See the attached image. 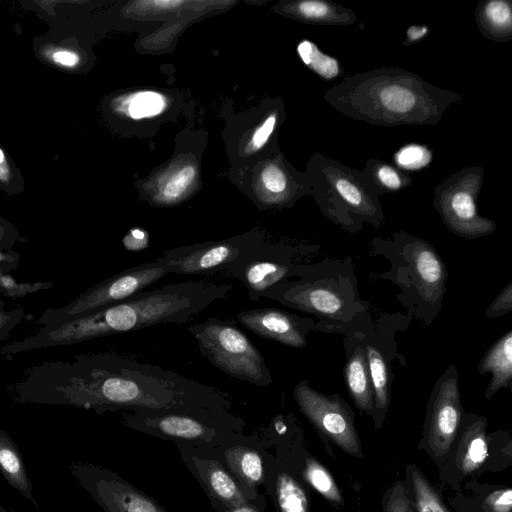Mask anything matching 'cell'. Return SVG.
<instances>
[{
	"instance_id": "6da1fadb",
	"label": "cell",
	"mask_w": 512,
	"mask_h": 512,
	"mask_svg": "<svg viewBox=\"0 0 512 512\" xmlns=\"http://www.w3.org/2000/svg\"><path fill=\"white\" fill-rule=\"evenodd\" d=\"M463 98L398 67L357 72L324 93V100L336 111L384 127L436 125Z\"/></svg>"
},
{
	"instance_id": "7a4b0ae2",
	"label": "cell",
	"mask_w": 512,
	"mask_h": 512,
	"mask_svg": "<svg viewBox=\"0 0 512 512\" xmlns=\"http://www.w3.org/2000/svg\"><path fill=\"white\" fill-rule=\"evenodd\" d=\"M311 192L322 212L343 227L384 219L379 194L363 171L315 154L308 168Z\"/></svg>"
},
{
	"instance_id": "3957f363",
	"label": "cell",
	"mask_w": 512,
	"mask_h": 512,
	"mask_svg": "<svg viewBox=\"0 0 512 512\" xmlns=\"http://www.w3.org/2000/svg\"><path fill=\"white\" fill-rule=\"evenodd\" d=\"M124 424L175 444L218 447L245 433V421L234 414L213 415L170 410H130Z\"/></svg>"
},
{
	"instance_id": "277c9868",
	"label": "cell",
	"mask_w": 512,
	"mask_h": 512,
	"mask_svg": "<svg viewBox=\"0 0 512 512\" xmlns=\"http://www.w3.org/2000/svg\"><path fill=\"white\" fill-rule=\"evenodd\" d=\"M201 354L228 376L267 387L272 382L264 357L232 319L209 317L188 326Z\"/></svg>"
},
{
	"instance_id": "5b68a950",
	"label": "cell",
	"mask_w": 512,
	"mask_h": 512,
	"mask_svg": "<svg viewBox=\"0 0 512 512\" xmlns=\"http://www.w3.org/2000/svg\"><path fill=\"white\" fill-rule=\"evenodd\" d=\"M483 180V167L470 166L453 173L434 189V207L446 227L458 236L477 238L496 229L494 221L477 211Z\"/></svg>"
},
{
	"instance_id": "8992f818",
	"label": "cell",
	"mask_w": 512,
	"mask_h": 512,
	"mask_svg": "<svg viewBox=\"0 0 512 512\" xmlns=\"http://www.w3.org/2000/svg\"><path fill=\"white\" fill-rule=\"evenodd\" d=\"M463 416L458 373L456 366L451 365L434 385L419 445L439 467L448 461Z\"/></svg>"
},
{
	"instance_id": "52a82bcc",
	"label": "cell",
	"mask_w": 512,
	"mask_h": 512,
	"mask_svg": "<svg viewBox=\"0 0 512 512\" xmlns=\"http://www.w3.org/2000/svg\"><path fill=\"white\" fill-rule=\"evenodd\" d=\"M293 398L306 419L316 430L347 454L362 458V445L354 413L338 395L328 396L302 380L293 389Z\"/></svg>"
},
{
	"instance_id": "ba28073f",
	"label": "cell",
	"mask_w": 512,
	"mask_h": 512,
	"mask_svg": "<svg viewBox=\"0 0 512 512\" xmlns=\"http://www.w3.org/2000/svg\"><path fill=\"white\" fill-rule=\"evenodd\" d=\"M68 468L76 482L104 512H168L110 469L85 461H72Z\"/></svg>"
},
{
	"instance_id": "9c48e42d",
	"label": "cell",
	"mask_w": 512,
	"mask_h": 512,
	"mask_svg": "<svg viewBox=\"0 0 512 512\" xmlns=\"http://www.w3.org/2000/svg\"><path fill=\"white\" fill-rule=\"evenodd\" d=\"M264 242V234L253 231L220 241L174 248L159 259L167 275H210L222 273L241 255Z\"/></svg>"
},
{
	"instance_id": "30bf717a",
	"label": "cell",
	"mask_w": 512,
	"mask_h": 512,
	"mask_svg": "<svg viewBox=\"0 0 512 512\" xmlns=\"http://www.w3.org/2000/svg\"><path fill=\"white\" fill-rule=\"evenodd\" d=\"M295 250L284 244H263L244 253L222 271L236 278L246 288L248 298L258 302L270 288L298 274L293 265Z\"/></svg>"
},
{
	"instance_id": "8fae6325",
	"label": "cell",
	"mask_w": 512,
	"mask_h": 512,
	"mask_svg": "<svg viewBox=\"0 0 512 512\" xmlns=\"http://www.w3.org/2000/svg\"><path fill=\"white\" fill-rule=\"evenodd\" d=\"M180 458L215 508H232L251 500L214 447L176 444ZM265 504V503H259Z\"/></svg>"
},
{
	"instance_id": "7c38bea8",
	"label": "cell",
	"mask_w": 512,
	"mask_h": 512,
	"mask_svg": "<svg viewBox=\"0 0 512 512\" xmlns=\"http://www.w3.org/2000/svg\"><path fill=\"white\" fill-rule=\"evenodd\" d=\"M214 448L247 496L255 502L266 504L260 489L266 483L269 446L261 433L244 434Z\"/></svg>"
},
{
	"instance_id": "4fadbf2b",
	"label": "cell",
	"mask_w": 512,
	"mask_h": 512,
	"mask_svg": "<svg viewBox=\"0 0 512 512\" xmlns=\"http://www.w3.org/2000/svg\"><path fill=\"white\" fill-rule=\"evenodd\" d=\"M234 320L256 335L288 347L303 348L307 344V320L278 308L243 310Z\"/></svg>"
},
{
	"instance_id": "5bb4252c",
	"label": "cell",
	"mask_w": 512,
	"mask_h": 512,
	"mask_svg": "<svg viewBox=\"0 0 512 512\" xmlns=\"http://www.w3.org/2000/svg\"><path fill=\"white\" fill-rule=\"evenodd\" d=\"M263 298L319 316L335 317L342 313L343 301L331 287L317 282H283L267 290Z\"/></svg>"
},
{
	"instance_id": "9a60e30c",
	"label": "cell",
	"mask_w": 512,
	"mask_h": 512,
	"mask_svg": "<svg viewBox=\"0 0 512 512\" xmlns=\"http://www.w3.org/2000/svg\"><path fill=\"white\" fill-rule=\"evenodd\" d=\"M486 429V417L474 414L463 416L456 438L458 442L453 449L455 468L464 477L479 470L488 459L489 441Z\"/></svg>"
},
{
	"instance_id": "2e32d148",
	"label": "cell",
	"mask_w": 512,
	"mask_h": 512,
	"mask_svg": "<svg viewBox=\"0 0 512 512\" xmlns=\"http://www.w3.org/2000/svg\"><path fill=\"white\" fill-rule=\"evenodd\" d=\"M265 488L278 512H310L306 490L291 473L286 463L270 452Z\"/></svg>"
},
{
	"instance_id": "e0dca14e",
	"label": "cell",
	"mask_w": 512,
	"mask_h": 512,
	"mask_svg": "<svg viewBox=\"0 0 512 512\" xmlns=\"http://www.w3.org/2000/svg\"><path fill=\"white\" fill-rule=\"evenodd\" d=\"M410 263L422 296L426 300L437 299L447 279L441 258L427 242L416 240L411 245Z\"/></svg>"
},
{
	"instance_id": "ac0fdd59",
	"label": "cell",
	"mask_w": 512,
	"mask_h": 512,
	"mask_svg": "<svg viewBox=\"0 0 512 512\" xmlns=\"http://www.w3.org/2000/svg\"><path fill=\"white\" fill-rule=\"evenodd\" d=\"M480 374L491 373L492 378L485 391L489 400L498 390L511 386L512 380V331L495 342L479 361Z\"/></svg>"
},
{
	"instance_id": "d6986e66",
	"label": "cell",
	"mask_w": 512,
	"mask_h": 512,
	"mask_svg": "<svg viewBox=\"0 0 512 512\" xmlns=\"http://www.w3.org/2000/svg\"><path fill=\"white\" fill-rule=\"evenodd\" d=\"M0 474L37 510L40 505L34 497L32 481L29 478L23 455L11 437L0 430Z\"/></svg>"
},
{
	"instance_id": "ffe728a7",
	"label": "cell",
	"mask_w": 512,
	"mask_h": 512,
	"mask_svg": "<svg viewBox=\"0 0 512 512\" xmlns=\"http://www.w3.org/2000/svg\"><path fill=\"white\" fill-rule=\"evenodd\" d=\"M284 10L300 20L318 25H352L356 14L349 8L326 0H301L285 5Z\"/></svg>"
},
{
	"instance_id": "44dd1931",
	"label": "cell",
	"mask_w": 512,
	"mask_h": 512,
	"mask_svg": "<svg viewBox=\"0 0 512 512\" xmlns=\"http://www.w3.org/2000/svg\"><path fill=\"white\" fill-rule=\"evenodd\" d=\"M475 20L487 39L507 42L512 38V4L508 0H484L477 4Z\"/></svg>"
},
{
	"instance_id": "7402d4cb",
	"label": "cell",
	"mask_w": 512,
	"mask_h": 512,
	"mask_svg": "<svg viewBox=\"0 0 512 512\" xmlns=\"http://www.w3.org/2000/svg\"><path fill=\"white\" fill-rule=\"evenodd\" d=\"M347 389L356 407L373 415V392L364 348L358 347L344 368Z\"/></svg>"
},
{
	"instance_id": "603a6c76",
	"label": "cell",
	"mask_w": 512,
	"mask_h": 512,
	"mask_svg": "<svg viewBox=\"0 0 512 512\" xmlns=\"http://www.w3.org/2000/svg\"><path fill=\"white\" fill-rule=\"evenodd\" d=\"M368 363L371 387L373 392V417L375 428L382 427L389 406V370L381 352L367 345L364 348Z\"/></svg>"
},
{
	"instance_id": "cb8c5ba5",
	"label": "cell",
	"mask_w": 512,
	"mask_h": 512,
	"mask_svg": "<svg viewBox=\"0 0 512 512\" xmlns=\"http://www.w3.org/2000/svg\"><path fill=\"white\" fill-rule=\"evenodd\" d=\"M406 491L415 512H452L442 495L414 464L406 466Z\"/></svg>"
},
{
	"instance_id": "d4e9b609",
	"label": "cell",
	"mask_w": 512,
	"mask_h": 512,
	"mask_svg": "<svg viewBox=\"0 0 512 512\" xmlns=\"http://www.w3.org/2000/svg\"><path fill=\"white\" fill-rule=\"evenodd\" d=\"M166 106V97L150 90L126 94L112 102L114 110L134 120L157 116L165 110Z\"/></svg>"
},
{
	"instance_id": "484cf974",
	"label": "cell",
	"mask_w": 512,
	"mask_h": 512,
	"mask_svg": "<svg viewBox=\"0 0 512 512\" xmlns=\"http://www.w3.org/2000/svg\"><path fill=\"white\" fill-rule=\"evenodd\" d=\"M377 193H395L412 184L404 171L379 159H369L362 170Z\"/></svg>"
},
{
	"instance_id": "4316f807",
	"label": "cell",
	"mask_w": 512,
	"mask_h": 512,
	"mask_svg": "<svg viewBox=\"0 0 512 512\" xmlns=\"http://www.w3.org/2000/svg\"><path fill=\"white\" fill-rule=\"evenodd\" d=\"M260 183L266 204H285L295 194V181H291L285 168L277 163H269L263 168Z\"/></svg>"
},
{
	"instance_id": "83f0119b",
	"label": "cell",
	"mask_w": 512,
	"mask_h": 512,
	"mask_svg": "<svg viewBox=\"0 0 512 512\" xmlns=\"http://www.w3.org/2000/svg\"><path fill=\"white\" fill-rule=\"evenodd\" d=\"M196 178V169L191 164L183 165L169 174L160 183L155 193V201L171 205L179 202L190 190Z\"/></svg>"
},
{
	"instance_id": "f1b7e54d",
	"label": "cell",
	"mask_w": 512,
	"mask_h": 512,
	"mask_svg": "<svg viewBox=\"0 0 512 512\" xmlns=\"http://www.w3.org/2000/svg\"><path fill=\"white\" fill-rule=\"evenodd\" d=\"M302 477L314 490L333 504L344 505L342 494L330 472L315 458L305 457Z\"/></svg>"
},
{
	"instance_id": "f546056e",
	"label": "cell",
	"mask_w": 512,
	"mask_h": 512,
	"mask_svg": "<svg viewBox=\"0 0 512 512\" xmlns=\"http://www.w3.org/2000/svg\"><path fill=\"white\" fill-rule=\"evenodd\" d=\"M297 52L303 63L325 80H333L340 74V64L331 55L323 53L313 42L302 40Z\"/></svg>"
},
{
	"instance_id": "4dcf8cb0",
	"label": "cell",
	"mask_w": 512,
	"mask_h": 512,
	"mask_svg": "<svg viewBox=\"0 0 512 512\" xmlns=\"http://www.w3.org/2000/svg\"><path fill=\"white\" fill-rule=\"evenodd\" d=\"M398 169L416 171L428 166L433 159V151L424 145L410 143L401 147L393 156Z\"/></svg>"
},
{
	"instance_id": "1f68e13d",
	"label": "cell",
	"mask_w": 512,
	"mask_h": 512,
	"mask_svg": "<svg viewBox=\"0 0 512 512\" xmlns=\"http://www.w3.org/2000/svg\"><path fill=\"white\" fill-rule=\"evenodd\" d=\"M383 512H415L406 491L404 480L390 486L382 498Z\"/></svg>"
},
{
	"instance_id": "d6a6232c",
	"label": "cell",
	"mask_w": 512,
	"mask_h": 512,
	"mask_svg": "<svg viewBox=\"0 0 512 512\" xmlns=\"http://www.w3.org/2000/svg\"><path fill=\"white\" fill-rule=\"evenodd\" d=\"M482 509L484 512H512V489L493 490L483 499Z\"/></svg>"
},
{
	"instance_id": "836d02e7",
	"label": "cell",
	"mask_w": 512,
	"mask_h": 512,
	"mask_svg": "<svg viewBox=\"0 0 512 512\" xmlns=\"http://www.w3.org/2000/svg\"><path fill=\"white\" fill-rule=\"evenodd\" d=\"M277 119V112H272L265 118L264 122L257 127V129L253 132L251 139L246 147V151L248 153L256 152L267 143L271 134L274 131Z\"/></svg>"
},
{
	"instance_id": "e575fe53",
	"label": "cell",
	"mask_w": 512,
	"mask_h": 512,
	"mask_svg": "<svg viewBox=\"0 0 512 512\" xmlns=\"http://www.w3.org/2000/svg\"><path fill=\"white\" fill-rule=\"evenodd\" d=\"M512 310V283H509L486 310V316L500 317Z\"/></svg>"
},
{
	"instance_id": "d590c367",
	"label": "cell",
	"mask_w": 512,
	"mask_h": 512,
	"mask_svg": "<svg viewBox=\"0 0 512 512\" xmlns=\"http://www.w3.org/2000/svg\"><path fill=\"white\" fill-rule=\"evenodd\" d=\"M429 33V28L426 25H411L406 30V36L402 42L403 46L415 44L426 37Z\"/></svg>"
},
{
	"instance_id": "8d00e7d4",
	"label": "cell",
	"mask_w": 512,
	"mask_h": 512,
	"mask_svg": "<svg viewBox=\"0 0 512 512\" xmlns=\"http://www.w3.org/2000/svg\"><path fill=\"white\" fill-rule=\"evenodd\" d=\"M54 62L65 67H74L79 63V56L77 53L69 50H58L52 55Z\"/></svg>"
},
{
	"instance_id": "74e56055",
	"label": "cell",
	"mask_w": 512,
	"mask_h": 512,
	"mask_svg": "<svg viewBox=\"0 0 512 512\" xmlns=\"http://www.w3.org/2000/svg\"><path fill=\"white\" fill-rule=\"evenodd\" d=\"M266 504L247 503L232 508H215V512H264Z\"/></svg>"
},
{
	"instance_id": "f35d334b",
	"label": "cell",
	"mask_w": 512,
	"mask_h": 512,
	"mask_svg": "<svg viewBox=\"0 0 512 512\" xmlns=\"http://www.w3.org/2000/svg\"><path fill=\"white\" fill-rule=\"evenodd\" d=\"M143 4H146L150 8H155V9L156 8L157 9H172V8H177L178 6H181L182 4H184V1H176V0L160 1V0H158V1L143 2Z\"/></svg>"
},
{
	"instance_id": "ab89813d",
	"label": "cell",
	"mask_w": 512,
	"mask_h": 512,
	"mask_svg": "<svg viewBox=\"0 0 512 512\" xmlns=\"http://www.w3.org/2000/svg\"><path fill=\"white\" fill-rule=\"evenodd\" d=\"M9 176V170L6 163L0 164V180L7 181Z\"/></svg>"
},
{
	"instance_id": "60d3db41",
	"label": "cell",
	"mask_w": 512,
	"mask_h": 512,
	"mask_svg": "<svg viewBox=\"0 0 512 512\" xmlns=\"http://www.w3.org/2000/svg\"><path fill=\"white\" fill-rule=\"evenodd\" d=\"M5 163V156L3 151L0 149V164Z\"/></svg>"
},
{
	"instance_id": "b9f144b4",
	"label": "cell",
	"mask_w": 512,
	"mask_h": 512,
	"mask_svg": "<svg viewBox=\"0 0 512 512\" xmlns=\"http://www.w3.org/2000/svg\"><path fill=\"white\" fill-rule=\"evenodd\" d=\"M0 512H10L9 510H7L5 507H3L2 505H0Z\"/></svg>"
}]
</instances>
